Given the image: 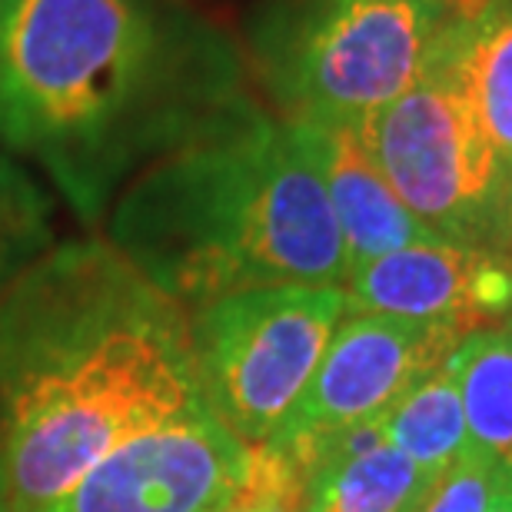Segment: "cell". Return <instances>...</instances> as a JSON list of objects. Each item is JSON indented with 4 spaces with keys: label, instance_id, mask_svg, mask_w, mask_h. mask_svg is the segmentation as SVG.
Here are the masks:
<instances>
[{
    "label": "cell",
    "instance_id": "1",
    "mask_svg": "<svg viewBox=\"0 0 512 512\" xmlns=\"http://www.w3.org/2000/svg\"><path fill=\"white\" fill-rule=\"evenodd\" d=\"M200 406L190 310L107 237L50 247L0 296L10 512H44L127 439Z\"/></svg>",
    "mask_w": 512,
    "mask_h": 512
},
{
    "label": "cell",
    "instance_id": "2",
    "mask_svg": "<svg viewBox=\"0 0 512 512\" xmlns=\"http://www.w3.org/2000/svg\"><path fill=\"white\" fill-rule=\"evenodd\" d=\"M240 104L230 54L163 0H0V143L84 220Z\"/></svg>",
    "mask_w": 512,
    "mask_h": 512
},
{
    "label": "cell",
    "instance_id": "3",
    "mask_svg": "<svg viewBox=\"0 0 512 512\" xmlns=\"http://www.w3.org/2000/svg\"><path fill=\"white\" fill-rule=\"evenodd\" d=\"M107 240L187 310L350 273L310 130L243 104L147 163L110 203Z\"/></svg>",
    "mask_w": 512,
    "mask_h": 512
},
{
    "label": "cell",
    "instance_id": "4",
    "mask_svg": "<svg viewBox=\"0 0 512 512\" xmlns=\"http://www.w3.org/2000/svg\"><path fill=\"white\" fill-rule=\"evenodd\" d=\"M453 20L416 84L356 130L423 227L439 240L496 250L503 243L506 170L459 80Z\"/></svg>",
    "mask_w": 512,
    "mask_h": 512
},
{
    "label": "cell",
    "instance_id": "5",
    "mask_svg": "<svg viewBox=\"0 0 512 512\" xmlns=\"http://www.w3.org/2000/svg\"><path fill=\"white\" fill-rule=\"evenodd\" d=\"M453 17L439 0H303L266 54L286 120L363 127L416 84Z\"/></svg>",
    "mask_w": 512,
    "mask_h": 512
},
{
    "label": "cell",
    "instance_id": "6",
    "mask_svg": "<svg viewBox=\"0 0 512 512\" xmlns=\"http://www.w3.org/2000/svg\"><path fill=\"white\" fill-rule=\"evenodd\" d=\"M343 316L346 290L336 283L253 286L190 310L203 403L240 443L273 439Z\"/></svg>",
    "mask_w": 512,
    "mask_h": 512
},
{
    "label": "cell",
    "instance_id": "7",
    "mask_svg": "<svg viewBox=\"0 0 512 512\" xmlns=\"http://www.w3.org/2000/svg\"><path fill=\"white\" fill-rule=\"evenodd\" d=\"M247 453L200 406L127 439L44 512H220L240 493Z\"/></svg>",
    "mask_w": 512,
    "mask_h": 512
},
{
    "label": "cell",
    "instance_id": "8",
    "mask_svg": "<svg viewBox=\"0 0 512 512\" xmlns=\"http://www.w3.org/2000/svg\"><path fill=\"white\" fill-rule=\"evenodd\" d=\"M463 326L346 313L276 436H323L380 419L466 340Z\"/></svg>",
    "mask_w": 512,
    "mask_h": 512
},
{
    "label": "cell",
    "instance_id": "9",
    "mask_svg": "<svg viewBox=\"0 0 512 512\" xmlns=\"http://www.w3.org/2000/svg\"><path fill=\"white\" fill-rule=\"evenodd\" d=\"M346 313L483 330L512 310V266L496 250L426 240L356 266L343 283Z\"/></svg>",
    "mask_w": 512,
    "mask_h": 512
},
{
    "label": "cell",
    "instance_id": "10",
    "mask_svg": "<svg viewBox=\"0 0 512 512\" xmlns=\"http://www.w3.org/2000/svg\"><path fill=\"white\" fill-rule=\"evenodd\" d=\"M303 124V120H300ZM320 163L326 197H330L336 227L343 237L346 270L386 256L413 243L439 240L433 230L423 227L396 190L389 187L383 170L376 167L356 127H316L306 124ZM346 273V276H350Z\"/></svg>",
    "mask_w": 512,
    "mask_h": 512
},
{
    "label": "cell",
    "instance_id": "11",
    "mask_svg": "<svg viewBox=\"0 0 512 512\" xmlns=\"http://www.w3.org/2000/svg\"><path fill=\"white\" fill-rule=\"evenodd\" d=\"M459 80L503 170H512V0H493L483 14L453 20Z\"/></svg>",
    "mask_w": 512,
    "mask_h": 512
},
{
    "label": "cell",
    "instance_id": "12",
    "mask_svg": "<svg viewBox=\"0 0 512 512\" xmlns=\"http://www.w3.org/2000/svg\"><path fill=\"white\" fill-rule=\"evenodd\" d=\"M469 443L512 476V320L473 330L453 353Z\"/></svg>",
    "mask_w": 512,
    "mask_h": 512
},
{
    "label": "cell",
    "instance_id": "13",
    "mask_svg": "<svg viewBox=\"0 0 512 512\" xmlns=\"http://www.w3.org/2000/svg\"><path fill=\"white\" fill-rule=\"evenodd\" d=\"M383 436L436 479L473 449L453 356L389 409L383 416Z\"/></svg>",
    "mask_w": 512,
    "mask_h": 512
},
{
    "label": "cell",
    "instance_id": "14",
    "mask_svg": "<svg viewBox=\"0 0 512 512\" xmlns=\"http://www.w3.org/2000/svg\"><path fill=\"white\" fill-rule=\"evenodd\" d=\"M50 247L54 200L17 160L0 153V296Z\"/></svg>",
    "mask_w": 512,
    "mask_h": 512
},
{
    "label": "cell",
    "instance_id": "15",
    "mask_svg": "<svg viewBox=\"0 0 512 512\" xmlns=\"http://www.w3.org/2000/svg\"><path fill=\"white\" fill-rule=\"evenodd\" d=\"M499 483H503V473L483 453L469 449L436 479L416 512H486Z\"/></svg>",
    "mask_w": 512,
    "mask_h": 512
},
{
    "label": "cell",
    "instance_id": "16",
    "mask_svg": "<svg viewBox=\"0 0 512 512\" xmlns=\"http://www.w3.org/2000/svg\"><path fill=\"white\" fill-rule=\"evenodd\" d=\"M220 512H296V509L280 503L276 496H266V493H260V489H253V486L243 483L240 493L233 496Z\"/></svg>",
    "mask_w": 512,
    "mask_h": 512
},
{
    "label": "cell",
    "instance_id": "17",
    "mask_svg": "<svg viewBox=\"0 0 512 512\" xmlns=\"http://www.w3.org/2000/svg\"><path fill=\"white\" fill-rule=\"evenodd\" d=\"M439 4H446L456 17H476V14H483L493 0H439Z\"/></svg>",
    "mask_w": 512,
    "mask_h": 512
},
{
    "label": "cell",
    "instance_id": "18",
    "mask_svg": "<svg viewBox=\"0 0 512 512\" xmlns=\"http://www.w3.org/2000/svg\"><path fill=\"white\" fill-rule=\"evenodd\" d=\"M486 512H512V476H503V483L489 499V509Z\"/></svg>",
    "mask_w": 512,
    "mask_h": 512
},
{
    "label": "cell",
    "instance_id": "19",
    "mask_svg": "<svg viewBox=\"0 0 512 512\" xmlns=\"http://www.w3.org/2000/svg\"><path fill=\"white\" fill-rule=\"evenodd\" d=\"M503 243L512 247V170L506 173V190H503Z\"/></svg>",
    "mask_w": 512,
    "mask_h": 512
},
{
    "label": "cell",
    "instance_id": "20",
    "mask_svg": "<svg viewBox=\"0 0 512 512\" xmlns=\"http://www.w3.org/2000/svg\"><path fill=\"white\" fill-rule=\"evenodd\" d=\"M0 512H10V506H7V486H4V469H0Z\"/></svg>",
    "mask_w": 512,
    "mask_h": 512
},
{
    "label": "cell",
    "instance_id": "21",
    "mask_svg": "<svg viewBox=\"0 0 512 512\" xmlns=\"http://www.w3.org/2000/svg\"><path fill=\"white\" fill-rule=\"evenodd\" d=\"M506 320H512V316H506Z\"/></svg>",
    "mask_w": 512,
    "mask_h": 512
}]
</instances>
